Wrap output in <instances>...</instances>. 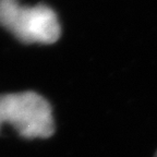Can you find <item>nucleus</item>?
<instances>
[{"label":"nucleus","instance_id":"f257e3e1","mask_svg":"<svg viewBox=\"0 0 157 157\" xmlns=\"http://www.w3.org/2000/svg\"><path fill=\"white\" fill-rule=\"evenodd\" d=\"M0 25L24 44H54L61 29L48 6H22L19 0H0Z\"/></svg>","mask_w":157,"mask_h":157},{"label":"nucleus","instance_id":"f03ea898","mask_svg":"<svg viewBox=\"0 0 157 157\" xmlns=\"http://www.w3.org/2000/svg\"><path fill=\"white\" fill-rule=\"evenodd\" d=\"M3 124H11L26 139H45L55 132L50 104L31 91L0 95V129Z\"/></svg>","mask_w":157,"mask_h":157},{"label":"nucleus","instance_id":"7ed1b4c3","mask_svg":"<svg viewBox=\"0 0 157 157\" xmlns=\"http://www.w3.org/2000/svg\"><path fill=\"white\" fill-rule=\"evenodd\" d=\"M154 157H157V152L155 153V156H154Z\"/></svg>","mask_w":157,"mask_h":157}]
</instances>
